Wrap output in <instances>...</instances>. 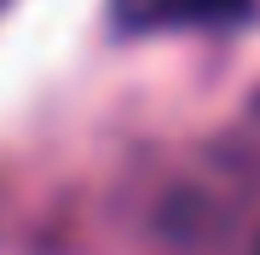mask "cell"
I'll use <instances>...</instances> for the list:
<instances>
[{
  "label": "cell",
  "mask_w": 260,
  "mask_h": 255,
  "mask_svg": "<svg viewBox=\"0 0 260 255\" xmlns=\"http://www.w3.org/2000/svg\"><path fill=\"white\" fill-rule=\"evenodd\" d=\"M243 12V0H145L139 23H185V18H232Z\"/></svg>",
  "instance_id": "6da1fadb"
}]
</instances>
